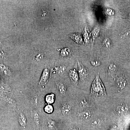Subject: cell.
<instances>
[{"instance_id":"obj_12","label":"cell","mask_w":130,"mask_h":130,"mask_svg":"<svg viewBox=\"0 0 130 130\" xmlns=\"http://www.w3.org/2000/svg\"><path fill=\"white\" fill-rule=\"evenodd\" d=\"M100 31V28L98 26H96L93 29L92 31L91 32V35L92 38V44L93 46V43L96 38L99 36Z\"/></svg>"},{"instance_id":"obj_8","label":"cell","mask_w":130,"mask_h":130,"mask_svg":"<svg viewBox=\"0 0 130 130\" xmlns=\"http://www.w3.org/2000/svg\"><path fill=\"white\" fill-rule=\"evenodd\" d=\"M116 112L118 114L122 115L126 113L128 111V107L126 105H121L117 107Z\"/></svg>"},{"instance_id":"obj_17","label":"cell","mask_w":130,"mask_h":130,"mask_svg":"<svg viewBox=\"0 0 130 130\" xmlns=\"http://www.w3.org/2000/svg\"><path fill=\"white\" fill-rule=\"evenodd\" d=\"M47 125L48 127L50 129H53L55 128L56 123H55V121L54 120L49 119L48 120L47 122Z\"/></svg>"},{"instance_id":"obj_24","label":"cell","mask_w":130,"mask_h":130,"mask_svg":"<svg viewBox=\"0 0 130 130\" xmlns=\"http://www.w3.org/2000/svg\"><path fill=\"white\" fill-rule=\"evenodd\" d=\"M69 130H79L78 129H76V128H70V129Z\"/></svg>"},{"instance_id":"obj_11","label":"cell","mask_w":130,"mask_h":130,"mask_svg":"<svg viewBox=\"0 0 130 130\" xmlns=\"http://www.w3.org/2000/svg\"><path fill=\"white\" fill-rule=\"evenodd\" d=\"M91 36V32L90 33L89 32L88 28L85 26L83 31V36L84 38V41L86 44H88L89 42Z\"/></svg>"},{"instance_id":"obj_13","label":"cell","mask_w":130,"mask_h":130,"mask_svg":"<svg viewBox=\"0 0 130 130\" xmlns=\"http://www.w3.org/2000/svg\"><path fill=\"white\" fill-rule=\"evenodd\" d=\"M78 116L81 119H88L90 118L91 113L88 110H84L78 113Z\"/></svg>"},{"instance_id":"obj_2","label":"cell","mask_w":130,"mask_h":130,"mask_svg":"<svg viewBox=\"0 0 130 130\" xmlns=\"http://www.w3.org/2000/svg\"><path fill=\"white\" fill-rule=\"evenodd\" d=\"M78 73L79 76L82 79H86L88 76V70L81 62L79 61H78Z\"/></svg>"},{"instance_id":"obj_15","label":"cell","mask_w":130,"mask_h":130,"mask_svg":"<svg viewBox=\"0 0 130 130\" xmlns=\"http://www.w3.org/2000/svg\"><path fill=\"white\" fill-rule=\"evenodd\" d=\"M58 51H60V55L63 57H67L69 56L71 54L70 49L65 48L63 49L58 50Z\"/></svg>"},{"instance_id":"obj_4","label":"cell","mask_w":130,"mask_h":130,"mask_svg":"<svg viewBox=\"0 0 130 130\" xmlns=\"http://www.w3.org/2000/svg\"><path fill=\"white\" fill-rule=\"evenodd\" d=\"M69 75L72 83L75 85H77L79 79V76L76 70L72 69L70 70L69 71Z\"/></svg>"},{"instance_id":"obj_19","label":"cell","mask_w":130,"mask_h":130,"mask_svg":"<svg viewBox=\"0 0 130 130\" xmlns=\"http://www.w3.org/2000/svg\"><path fill=\"white\" fill-rule=\"evenodd\" d=\"M34 120L35 124L37 126H38L40 124V118L39 115L37 112H35L34 114Z\"/></svg>"},{"instance_id":"obj_23","label":"cell","mask_w":130,"mask_h":130,"mask_svg":"<svg viewBox=\"0 0 130 130\" xmlns=\"http://www.w3.org/2000/svg\"><path fill=\"white\" fill-rule=\"evenodd\" d=\"M106 13L109 16H113L115 12L113 9L110 8H107L106 9Z\"/></svg>"},{"instance_id":"obj_1","label":"cell","mask_w":130,"mask_h":130,"mask_svg":"<svg viewBox=\"0 0 130 130\" xmlns=\"http://www.w3.org/2000/svg\"><path fill=\"white\" fill-rule=\"evenodd\" d=\"M90 93L96 97L106 95L105 86L100 79L99 73L96 75L91 84Z\"/></svg>"},{"instance_id":"obj_18","label":"cell","mask_w":130,"mask_h":130,"mask_svg":"<svg viewBox=\"0 0 130 130\" xmlns=\"http://www.w3.org/2000/svg\"><path fill=\"white\" fill-rule=\"evenodd\" d=\"M103 44L105 47L108 48L111 46V40L108 38H106L104 39L103 42Z\"/></svg>"},{"instance_id":"obj_10","label":"cell","mask_w":130,"mask_h":130,"mask_svg":"<svg viewBox=\"0 0 130 130\" xmlns=\"http://www.w3.org/2000/svg\"><path fill=\"white\" fill-rule=\"evenodd\" d=\"M56 87L59 92L62 94H64L66 93L67 87L66 85L61 81H58L56 84Z\"/></svg>"},{"instance_id":"obj_22","label":"cell","mask_w":130,"mask_h":130,"mask_svg":"<svg viewBox=\"0 0 130 130\" xmlns=\"http://www.w3.org/2000/svg\"><path fill=\"white\" fill-rule=\"evenodd\" d=\"M116 67L115 66V65L113 64H111L109 66V73L110 74H112L115 71V70H116Z\"/></svg>"},{"instance_id":"obj_7","label":"cell","mask_w":130,"mask_h":130,"mask_svg":"<svg viewBox=\"0 0 130 130\" xmlns=\"http://www.w3.org/2000/svg\"><path fill=\"white\" fill-rule=\"evenodd\" d=\"M44 100H45V102L46 103L47 105H52L55 102V95L53 93L47 94L45 96Z\"/></svg>"},{"instance_id":"obj_21","label":"cell","mask_w":130,"mask_h":130,"mask_svg":"<svg viewBox=\"0 0 130 130\" xmlns=\"http://www.w3.org/2000/svg\"><path fill=\"white\" fill-rule=\"evenodd\" d=\"M91 63L92 66L94 67L99 66L101 64L100 61L97 60H94L91 61Z\"/></svg>"},{"instance_id":"obj_14","label":"cell","mask_w":130,"mask_h":130,"mask_svg":"<svg viewBox=\"0 0 130 130\" xmlns=\"http://www.w3.org/2000/svg\"><path fill=\"white\" fill-rule=\"evenodd\" d=\"M126 81L125 78L122 76L119 77L116 81L117 86L120 88H123L125 86Z\"/></svg>"},{"instance_id":"obj_5","label":"cell","mask_w":130,"mask_h":130,"mask_svg":"<svg viewBox=\"0 0 130 130\" xmlns=\"http://www.w3.org/2000/svg\"><path fill=\"white\" fill-rule=\"evenodd\" d=\"M61 111L63 115L65 116H69L71 112V108L70 104L66 103L62 105L61 107Z\"/></svg>"},{"instance_id":"obj_20","label":"cell","mask_w":130,"mask_h":130,"mask_svg":"<svg viewBox=\"0 0 130 130\" xmlns=\"http://www.w3.org/2000/svg\"><path fill=\"white\" fill-rule=\"evenodd\" d=\"M55 70L56 71L58 72V73H64L66 71V68L64 66H61L59 67L55 68Z\"/></svg>"},{"instance_id":"obj_3","label":"cell","mask_w":130,"mask_h":130,"mask_svg":"<svg viewBox=\"0 0 130 130\" xmlns=\"http://www.w3.org/2000/svg\"><path fill=\"white\" fill-rule=\"evenodd\" d=\"M50 76V72L47 68L44 69L43 71L41 76L40 78L39 82V85H45L47 83L48 81Z\"/></svg>"},{"instance_id":"obj_6","label":"cell","mask_w":130,"mask_h":130,"mask_svg":"<svg viewBox=\"0 0 130 130\" xmlns=\"http://www.w3.org/2000/svg\"><path fill=\"white\" fill-rule=\"evenodd\" d=\"M70 37L77 44H81L83 42V37L81 34L79 33H73L70 35Z\"/></svg>"},{"instance_id":"obj_16","label":"cell","mask_w":130,"mask_h":130,"mask_svg":"<svg viewBox=\"0 0 130 130\" xmlns=\"http://www.w3.org/2000/svg\"><path fill=\"white\" fill-rule=\"evenodd\" d=\"M44 110L47 114H51L54 111V107L51 105H47L44 107Z\"/></svg>"},{"instance_id":"obj_9","label":"cell","mask_w":130,"mask_h":130,"mask_svg":"<svg viewBox=\"0 0 130 130\" xmlns=\"http://www.w3.org/2000/svg\"><path fill=\"white\" fill-rule=\"evenodd\" d=\"M20 125L24 129H25L27 125V119L23 113H21L20 114L18 118Z\"/></svg>"}]
</instances>
